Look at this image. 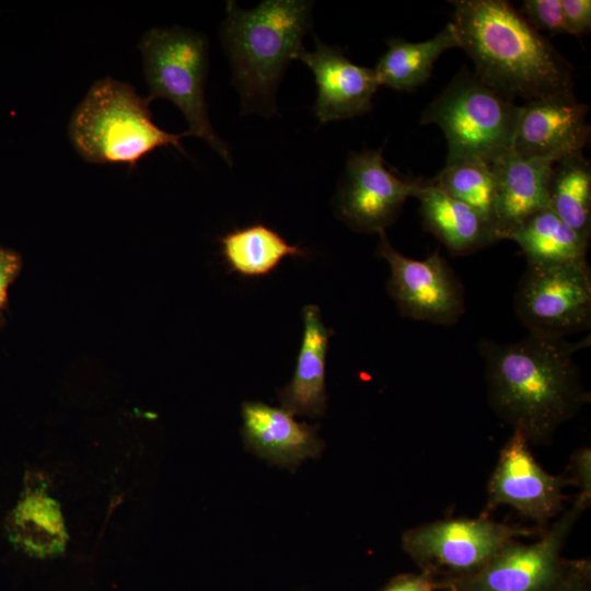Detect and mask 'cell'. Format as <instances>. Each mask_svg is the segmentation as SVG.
<instances>
[{
  "label": "cell",
  "mask_w": 591,
  "mask_h": 591,
  "mask_svg": "<svg viewBox=\"0 0 591 591\" xmlns=\"http://www.w3.org/2000/svg\"><path fill=\"white\" fill-rule=\"evenodd\" d=\"M313 72L317 85L314 105L321 123L361 116L372 108V96L379 82L373 68L354 63L343 50L315 37L313 51L298 57Z\"/></svg>",
  "instance_id": "cell-14"
},
{
  "label": "cell",
  "mask_w": 591,
  "mask_h": 591,
  "mask_svg": "<svg viewBox=\"0 0 591 591\" xmlns=\"http://www.w3.org/2000/svg\"><path fill=\"white\" fill-rule=\"evenodd\" d=\"M569 480L580 489V495L591 499V449L576 450L569 461Z\"/></svg>",
  "instance_id": "cell-29"
},
{
  "label": "cell",
  "mask_w": 591,
  "mask_h": 591,
  "mask_svg": "<svg viewBox=\"0 0 591 591\" xmlns=\"http://www.w3.org/2000/svg\"><path fill=\"white\" fill-rule=\"evenodd\" d=\"M21 268V256L12 250L0 247V326L3 324V313L8 306L9 287L18 278Z\"/></svg>",
  "instance_id": "cell-26"
},
{
  "label": "cell",
  "mask_w": 591,
  "mask_h": 591,
  "mask_svg": "<svg viewBox=\"0 0 591 591\" xmlns=\"http://www.w3.org/2000/svg\"><path fill=\"white\" fill-rule=\"evenodd\" d=\"M548 208L567 225L591 235V165L583 151L553 163L548 181Z\"/></svg>",
  "instance_id": "cell-22"
},
{
  "label": "cell",
  "mask_w": 591,
  "mask_h": 591,
  "mask_svg": "<svg viewBox=\"0 0 591 591\" xmlns=\"http://www.w3.org/2000/svg\"><path fill=\"white\" fill-rule=\"evenodd\" d=\"M548 591H591V563L571 559L566 573Z\"/></svg>",
  "instance_id": "cell-27"
},
{
  "label": "cell",
  "mask_w": 591,
  "mask_h": 591,
  "mask_svg": "<svg viewBox=\"0 0 591 591\" xmlns=\"http://www.w3.org/2000/svg\"><path fill=\"white\" fill-rule=\"evenodd\" d=\"M519 11L541 34L571 35L560 0H524Z\"/></svg>",
  "instance_id": "cell-25"
},
{
  "label": "cell",
  "mask_w": 591,
  "mask_h": 591,
  "mask_svg": "<svg viewBox=\"0 0 591 591\" xmlns=\"http://www.w3.org/2000/svg\"><path fill=\"white\" fill-rule=\"evenodd\" d=\"M529 334L553 338L589 331L591 271L587 259L552 266L528 265L514 299Z\"/></svg>",
  "instance_id": "cell-9"
},
{
  "label": "cell",
  "mask_w": 591,
  "mask_h": 591,
  "mask_svg": "<svg viewBox=\"0 0 591 591\" xmlns=\"http://www.w3.org/2000/svg\"><path fill=\"white\" fill-rule=\"evenodd\" d=\"M533 533L486 517L445 519L407 530L402 546L421 572L443 580L479 570L506 546Z\"/></svg>",
  "instance_id": "cell-8"
},
{
  "label": "cell",
  "mask_w": 591,
  "mask_h": 591,
  "mask_svg": "<svg viewBox=\"0 0 591 591\" xmlns=\"http://www.w3.org/2000/svg\"><path fill=\"white\" fill-rule=\"evenodd\" d=\"M589 345L590 336L581 341L533 334L510 344L483 340L491 409L530 444L549 442L590 399L573 359Z\"/></svg>",
  "instance_id": "cell-1"
},
{
  "label": "cell",
  "mask_w": 591,
  "mask_h": 591,
  "mask_svg": "<svg viewBox=\"0 0 591 591\" xmlns=\"http://www.w3.org/2000/svg\"><path fill=\"white\" fill-rule=\"evenodd\" d=\"M430 181L474 209L496 230V184L491 164L476 160L448 163Z\"/></svg>",
  "instance_id": "cell-24"
},
{
  "label": "cell",
  "mask_w": 591,
  "mask_h": 591,
  "mask_svg": "<svg viewBox=\"0 0 591 591\" xmlns=\"http://www.w3.org/2000/svg\"><path fill=\"white\" fill-rule=\"evenodd\" d=\"M565 20L571 35L581 37L591 30V1L590 0H560Z\"/></svg>",
  "instance_id": "cell-28"
},
{
  "label": "cell",
  "mask_w": 591,
  "mask_h": 591,
  "mask_svg": "<svg viewBox=\"0 0 591 591\" xmlns=\"http://www.w3.org/2000/svg\"><path fill=\"white\" fill-rule=\"evenodd\" d=\"M149 104L127 82L111 77L95 81L70 117L71 144L86 162L130 166L160 147L183 150L179 140L186 134L161 129Z\"/></svg>",
  "instance_id": "cell-4"
},
{
  "label": "cell",
  "mask_w": 591,
  "mask_h": 591,
  "mask_svg": "<svg viewBox=\"0 0 591 591\" xmlns=\"http://www.w3.org/2000/svg\"><path fill=\"white\" fill-rule=\"evenodd\" d=\"M449 2L459 48L486 86L513 102L572 91V65L509 1Z\"/></svg>",
  "instance_id": "cell-2"
},
{
  "label": "cell",
  "mask_w": 591,
  "mask_h": 591,
  "mask_svg": "<svg viewBox=\"0 0 591 591\" xmlns=\"http://www.w3.org/2000/svg\"><path fill=\"white\" fill-rule=\"evenodd\" d=\"M311 9L312 3L303 0H266L253 10L228 1L220 35L243 113L266 117L276 113L278 83L289 62L304 50Z\"/></svg>",
  "instance_id": "cell-3"
},
{
  "label": "cell",
  "mask_w": 591,
  "mask_h": 591,
  "mask_svg": "<svg viewBox=\"0 0 591 591\" xmlns=\"http://www.w3.org/2000/svg\"><path fill=\"white\" fill-rule=\"evenodd\" d=\"M421 179L405 178L385 166L383 147L350 152L337 193L340 220L357 232L380 233L415 197Z\"/></svg>",
  "instance_id": "cell-11"
},
{
  "label": "cell",
  "mask_w": 591,
  "mask_h": 591,
  "mask_svg": "<svg viewBox=\"0 0 591 591\" xmlns=\"http://www.w3.org/2000/svg\"><path fill=\"white\" fill-rule=\"evenodd\" d=\"M521 105L462 69L426 107L420 124L437 125L448 144L445 164L476 160L493 164L512 152Z\"/></svg>",
  "instance_id": "cell-5"
},
{
  "label": "cell",
  "mask_w": 591,
  "mask_h": 591,
  "mask_svg": "<svg viewBox=\"0 0 591 591\" xmlns=\"http://www.w3.org/2000/svg\"><path fill=\"white\" fill-rule=\"evenodd\" d=\"M589 106L572 91L558 92L521 105L512 152L523 159L555 162L583 151L590 139Z\"/></svg>",
  "instance_id": "cell-13"
},
{
  "label": "cell",
  "mask_w": 591,
  "mask_h": 591,
  "mask_svg": "<svg viewBox=\"0 0 591 591\" xmlns=\"http://www.w3.org/2000/svg\"><path fill=\"white\" fill-rule=\"evenodd\" d=\"M386 44V51L373 68L379 85L406 92L414 91L430 78L436 61L444 51L459 48L451 22L429 39L390 38Z\"/></svg>",
  "instance_id": "cell-20"
},
{
  "label": "cell",
  "mask_w": 591,
  "mask_h": 591,
  "mask_svg": "<svg viewBox=\"0 0 591 591\" xmlns=\"http://www.w3.org/2000/svg\"><path fill=\"white\" fill-rule=\"evenodd\" d=\"M220 244L230 269L246 277L269 274L286 256L306 254L262 223L234 230L222 236Z\"/></svg>",
  "instance_id": "cell-23"
},
{
  "label": "cell",
  "mask_w": 591,
  "mask_h": 591,
  "mask_svg": "<svg viewBox=\"0 0 591 591\" xmlns=\"http://www.w3.org/2000/svg\"><path fill=\"white\" fill-rule=\"evenodd\" d=\"M553 163L523 159L510 152L491 164L496 184V230L500 241L529 217L548 208Z\"/></svg>",
  "instance_id": "cell-16"
},
{
  "label": "cell",
  "mask_w": 591,
  "mask_h": 591,
  "mask_svg": "<svg viewBox=\"0 0 591 591\" xmlns=\"http://www.w3.org/2000/svg\"><path fill=\"white\" fill-rule=\"evenodd\" d=\"M591 499L582 495L563 510L542 536L529 544L511 543L479 570L434 580L438 591H548L566 573L571 559L563 549Z\"/></svg>",
  "instance_id": "cell-7"
},
{
  "label": "cell",
  "mask_w": 591,
  "mask_h": 591,
  "mask_svg": "<svg viewBox=\"0 0 591 591\" xmlns=\"http://www.w3.org/2000/svg\"><path fill=\"white\" fill-rule=\"evenodd\" d=\"M302 315L304 329L296 370L278 396L281 407L292 415L317 417L326 409L325 363L333 331L324 325L318 306L305 305Z\"/></svg>",
  "instance_id": "cell-18"
},
{
  "label": "cell",
  "mask_w": 591,
  "mask_h": 591,
  "mask_svg": "<svg viewBox=\"0 0 591 591\" xmlns=\"http://www.w3.org/2000/svg\"><path fill=\"white\" fill-rule=\"evenodd\" d=\"M570 483L565 475H552L534 459L530 443L513 429L500 451L487 486L486 511L508 506L537 523H547L563 511Z\"/></svg>",
  "instance_id": "cell-12"
},
{
  "label": "cell",
  "mask_w": 591,
  "mask_h": 591,
  "mask_svg": "<svg viewBox=\"0 0 591 591\" xmlns=\"http://www.w3.org/2000/svg\"><path fill=\"white\" fill-rule=\"evenodd\" d=\"M382 591H438L434 580L424 573H403L393 578Z\"/></svg>",
  "instance_id": "cell-30"
},
{
  "label": "cell",
  "mask_w": 591,
  "mask_h": 591,
  "mask_svg": "<svg viewBox=\"0 0 591 591\" xmlns=\"http://www.w3.org/2000/svg\"><path fill=\"white\" fill-rule=\"evenodd\" d=\"M424 228L452 255H467L500 241L494 227L474 209L431 181L420 182L415 197Z\"/></svg>",
  "instance_id": "cell-17"
},
{
  "label": "cell",
  "mask_w": 591,
  "mask_h": 591,
  "mask_svg": "<svg viewBox=\"0 0 591 591\" xmlns=\"http://www.w3.org/2000/svg\"><path fill=\"white\" fill-rule=\"evenodd\" d=\"M379 235L378 255L390 266L387 290L401 314L439 325L456 323L465 311L464 289L440 252L422 260L409 258L392 246L385 231Z\"/></svg>",
  "instance_id": "cell-10"
},
{
  "label": "cell",
  "mask_w": 591,
  "mask_h": 591,
  "mask_svg": "<svg viewBox=\"0 0 591 591\" xmlns=\"http://www.w3.org/2000/svg\"><path fill=\"white\" fill-rule=\"evenodd\" d=\"M151 102L165 99L184 114L186 136L205 140L231 164L227 143L215 132L205 97L208 40L199 32L182 26L154 27L138 44Z\"/></svg>",
  "instance_id": "cell-6"
},
{
  "label": "cell",
  "mask_w": 591,
  "mask_h": 591,
  "mask_svg": "<svg viewBox=\"0 0 591 591\" xmlns=\"http://www.w3.org/2000/svg\"><path fill=\"white\" fill-rule=\"evenodd\" d=\"M507 239L519 245L532 266L584 260L590 243L589 237L571 229L549 208L529 217Z\"/></svg>",
  "instance_id": "cell-21"
},
{
  "label": "cell",
  "mask_w": 591,
  "mask_h": 591,
  "mask_svg": "<svg viewBox=\"0 0 591 591\" xmlns=\"http://www.w3.org/2000/svg\"><path fill=\"white\" fill-rule=\"evenodd\" d=\"M7 528L11 542L32 557L54 558L66 549L68 533L60 507L42 488L25 490Z\"/></svg>",
  "instance_id": "cell-19"
},
{
  "label": "cell",
  "mask_w": 591,
  "mask_h": 591,
  "mask_svg": "<svg viewBox=\"0 0 591 591\" xmlns=\"http://www.w3.org/2000/svg\"><path fill=\"white\" fill-rule=\"evenodd\" d=\"M282 407L262 402L242 404V436L246 448L270 463L296 467L305 459L317 457L324 447L316 427L299 422Z\"/></svg>",
  "instance_id": "cell-15"
}]
</instances>
